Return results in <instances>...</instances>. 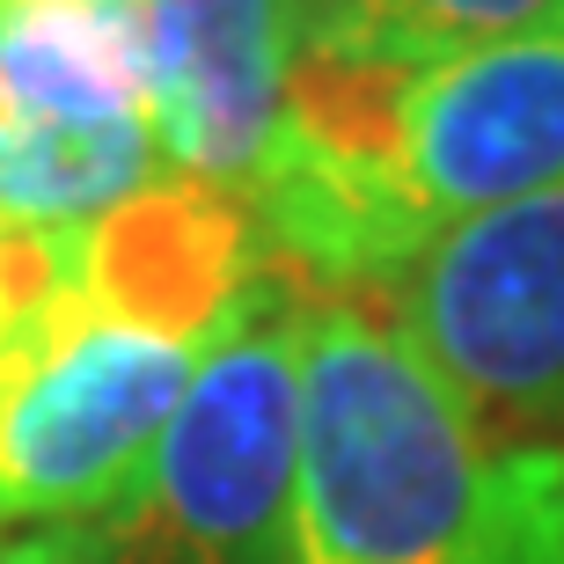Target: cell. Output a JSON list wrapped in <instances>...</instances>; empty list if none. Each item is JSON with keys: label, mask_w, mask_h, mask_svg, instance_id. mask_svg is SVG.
I'll use <instances>...</instances> for the list:
<instances>
[{"label": "cell", "mask_w": 564, "mask_h": 564, "mask_svg": "<svg viewBox=\"0 0 564 564\" xmlns=\"http://www.w3.org/2000/svg\"><path fill=\"white\" fill-rule=\"evenodd\" d=\"M147 96L176 176L242 191L286 110L272 0H147Z\"/></svg>", "instance_id": "cell-6"}, {"label": "cell", "mask_w": 564, "mask_h": 564, "mask_svg": "<svg viewBox=\"0 0 564 564\" xmlns=\"http://www.w3.org/2000/svg\"><path fill=\"white\" fill-rule=\"evenodd\" d=\"M293 564H564V447L484 425L367 301H308Z\"/></svg>", "instance_id": "cell-1"}, {"label": "cell", "mask_w": 564, "mask_h": 564, "mask_svg": "<svg viewBox=\"0 0 564 564\" xmlns=\"http://www.w3.org/2000/svg\"><path fill=\"white\" fill-rule=\"evenodd\" d=\"M66 242L74 235H37L0 213V337L15 330L22 308H37L44 293L66 279Z\"/></svg>", "instance_id": "cell-10"}, {"label": "cell", "mask_w": 564, "mask_h": 564, "mask_svg": "<svg viewBox=\"0 0 564 564\" xmlns=\"http://www.w3.org/2000/svg\"><path fill=\"white\" fill-rule=\"evenodd\" d=\"M228 330L126 315L74 272L22 308L0 337V535L126 506Z\"/></svg>", "instance_id": "cell-3"}, {"label": "cell", "mask_w": 564, "mask_h": 564, "mask_svg": "<svg viewBox=\"0 0 564 564\" xmlns=\"http://www.w3.org/2000/svg\"><path fill=\"white\" fill-rule=\"evenodd\" d=\"M176 176L154 118L126 126H8L0 132V213L37 235L96 228L140 191Z\"/></svg>", "instance_id": "cell-8"}, {"label": "cell", "mask_w": 564, "mask_h": 564, "mask_svg": "<svg viewBox=\"0 0 564 564\" xmlns=\"http://www.w3.org/2000/svg\"><path fill=\"white\" fill-rule=\"evenodd\" d=\"M337 0H272V15H279V37H286V59H293V44L315 37V22L330 15Z\"/></svg>", "instance_id": "cell-12"}, {"label": "cell", "mask_w": 564, "mask_h": 564, "mask_svg": "<svg viewBox=\"0 0 564 564\" xmlns=\"http://www.w3.org/2000/svg\"><path fill=\"white\" fill-rule=\"evenodd\" d=\"M8 126H126L147 96V0H0Z\"/></svg>", "instance_id": "cell-7"}, {"label": "cell", "mask_w": 564, "mask_h": 564, "mask_svg": "<svg viewBox=\"0 0 564 564\" xmlns=\"http://www.w3.org/2000/svg\"><path fill=\"white\" fill-rule=\"evenodd\" d=\"M286 118L359 162L403 264L447 228L564 184V8L425 66L286 59Z\"/></svg>", "instance_id": "cell-2"}, {"label": "cell", "mask_w": 564, "mask_h": 564, "mask_svg": "<svg viewBox=\"0 0 564 564\" xmlns=\"http://www.w3.org/2000/svg\"><path fill=\"white\" fill-rule=\"evenodd\" d=\"M550 8H564V0H337L315 22V37H301L293 52H323V59L352 66H425L462 44L506 37Z\"/></svg>", "instance_id": "cell-9"}, {"label": "cell", "mask_w": 564, "mask_h": 564, "mask_svg": "<svg viewBox=\"0 0 564 564\" xmlns=\"http://www.w3.org/2000/svg\"><path fill=\"white\" fill-rule=\"evenodd\" d=\"M375 301L484 425L564 447V184L447 228Z\"/></svg>", "instance_id": "cell-5"}, {"label": "cell", "mask_w": 564, "mask_h": 564, "mask_svg": "<svg viewBox=\"0 0 564 564\" xmlns=\"http://www.w3.org/2000/svg\"><path fill=\"white\" fill-rule=\"evenodd\" d=\"M0 132H8V88H0Z\"/></svg>", "instance_id": "cell-13"}, {"label": "cell", "mask_w": 564, "mask_h": 564, "mask_svg": "<svg viewBox=\"0 0 564 564\" xmlns=\"http://www.w3.org/2000/svg\"><path fill=\"white\" fill-rule=\"evenodd\" d=\"M0 564H96V521H59V528H8Z\"/></svg>", "instance_id": "cell-11"}, {"label": "cell", "mask_w": 564, "mask_h": 564, "mask_svg": "<svg viewBox=\"0 0 564 564\" xmlns=\"http://www.w3.org/2000/svg\"><path fill=\"white\" fill-rule=\"evenodd\" d=\"M301 315L286 279L250 286L147 484L96 521V564H293Z\"/></svg>", "instance_id": "cell-4"}]
</instances>
